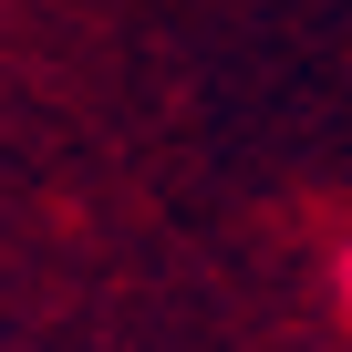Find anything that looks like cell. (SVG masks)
I'll use <instances>...</instances> for the list:
<instances>
[{
	"label": "cell",
	"instance_id": "1",
	"mask_svg": "<svg viewBox=\"0 0 352 352\" xmlns=\"http://www.w3.org/2000/svg\"><path fill=\"white\" fill-rule=\"evenodd\" d=\"M331 280H342V311H352V239H342V259H331Z\"/></svg>",
	"mask_w": 352,
	"mask_h": 352
}]
</instances>
